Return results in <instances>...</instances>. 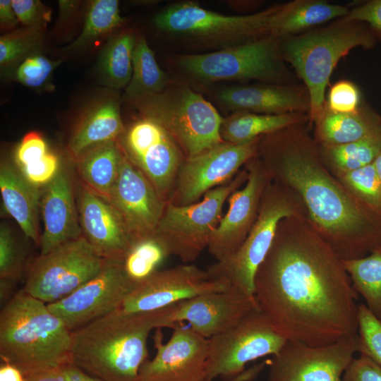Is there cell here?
Wrapping results in <instances>:
<instances>
[{"label": "cell", "mask_w": 381, "mask_h": 381, "mask_svg": "<svg viewBox=\"0 0 381 381\" xmlns=\"http://www.w3.org/2000/svg\"><path fill=\"white\" fill-rule=\"evenodd\" d=\"M344 381H381V366L365 355L353 358L343 375Z\"/></svg>", "instance_id": "obj_46"}, {"label": "cell", "mask_w": 381, "mask_h": 381, "mask_svg": "<svg viewBox=\"0 0 381 381\" xmlns=\"http://www.w3.org/2000/svg\"><path fill=\"white\" fill-rule=\"evenodd\" d=\"M361 104L358 87L346 80H339L330 87L325 103L328 109L337 113L355 111Z\"/></svg>", "instance_id": "obj_42"}, {"label": "cell", "mask_w": 381, "mask_h": 381, "mask_svg": "<svg viewBox=\"0 0 381 381\" xmlns=\"http://www.w3.org/2000/svg\"><path fill=\"white\" fill-rule=\"evenodd\" d=\"M349 7L323 0H294L277 4L270 21V35H298L332 20L345 17Z\"/></svg>", "instance_id": "obj_27"}, {"label": "cell", "mask_w": 381, "mask_h": 381, "mask_svg": "<svg viewBox=\"0 0 381 381\" xmlns=\"http://www.w3.org/2000/svg\"><path fill=\"white\" fill-rule=\"evenodd\" d=\"M107 201L122 217L133 243L155 234L167 204L151 182L125 155Z\"/></svg>", "instance_id": "obj_21"}, {"label": "cell", "mask_w": 381, "mask_h": 381, "mask_svg": "<svg viewBox=\"0 0 381 381\" xmlns=\"http://www.w3.org/2000/svg\"><path fill=\"white\" fill-rule=\"evenodd\" d=\"M229 289L225 281L212 279L207 270L192 265H178L157 270L136 284L117 310L153 311L198 295Z\"/></svg>", "instance_id": "obj_17"}, {"label": "cell", "mask_w": 381, "mask_h": 381, "mask_svg": "<svg viewBox=\"0 0 381 381\" xmlns=\"http://www.w3.org/2000/svg\"><path fill=\"white\" fill-rule=\"evenodd\" d=\"M259 310L287 340L320 346L357 334L358 294L306 216L283 219L254 279Z\"/></svg>", "instance_id": "obj_1"}, {"label": "cell", "mask_w": 381, "mask_h": 381, "mask_svg": "<svg viewBox=\"0 0 381 381\" xmlns=\"http://www.w3.org/2000/svg\"><path fill=\"white\" fill-rule=\"evenodd\" d=\"M71 331L47 304L23 289L0 312V357L25 375L65 365L71 360Z\"/></svg>", "instance_id": "obj_4"}, {"label": "cell", "mask_w": 381, "mask_h": 381, "mask_svg": "<svg viewBox=\"0 0 381 381\" xmlns=\"http://www.w3.org/2000/svg\"><path fill=\"white\" fill-rule=\"evenodd\" d=\"M306 216L297 194L272 181L262 198L256 221L246 238L232 255L216 262L207 270L213 279H222L248 296H254V279L275 236L279 223L291 216Z\"/></svg>", "instance_id": "obj_7"}, {"label": "cell", "mask_w": 381, "mask_h": 381, "mask_svg": "<svg viewBox=\"0 0 381 381\" xmlns=\"http://www.w3.org/2000/svg\"><path fill=\"white\" fill-rule=\"evenodd\" d=\"M260 137L242 144L222 141L185 159L168 202L178 206L197 202L210 190L232 180L257 155Z\"/></svg>", "instance_id": "obj_14"}, {"label": "cell", "mask_w": 381, "mask_h": 381, "mask_svg": "<svg viewBox=\"0 0 381 381\" xmlns=\"http://www.w3.org/2000/svg\"><path fill=\"white\" fill-rule=\"evenodd\" d=\"M107 261L81 236L40 254L28 268L23 289L47 304L56 302L95 277Z\"/></svg>", "instance_id": "obj_11"}, {"label": "cell", "mask_w": 381, "mask_h": 381, "mask_svg": "<svg viewBox=\"0 0 381 381\" xmlns=\"http://www.w3.org/2000/svg\"><path fill=\"white\" fill-rule=\"evenodd\" d=\"M380 36L367 23L344 17L327 26L279 38L284 61L308 92L309 125L323 109L326 88L340 59L354 48H373Z\"/></svg>", "instance_id": "obj_5"}, {"label": "cell", "mask_w": 381, "mask_h": 381, "mask_svg": "<svg viewBox=\"0 0 381 381\" xmlns=\"http://www.w3.org/2000/svg\"><path fill=\"white\" fill-rule=\"evenodd\" d=\"M286 341L265 315L255 310L233 327L209 339L205 381L218 376L235 379L248 363L277 354Z\"/></svg>", "instance_id": "obj_12"}, {"label": "cell", "mask_w": 381, "mask_h": 381, "mask_svg": "<svg viewBox=\"0 0 381 381\" xmlns=\"http://www.w3.org/2000/svg\"><path fill=\"white\" fill-rule=\"evenodd\" d=\"M308 123L262 135L257 156L273 181L294 191L307 219L342 260L381 247V211L356 198L323 164Z\"/></svg>", "instance_id": "obj_2"}, {"label": "cell", "mask_w": 381, "mask_h": 381, "mask_svg": "<svg viewBox=\"0 0 381 381\" xmlns=\"http://www.w3.org/2000/svg\"><path fill=\"white\" fill-rule=\"evenodd\" d=\"M66 365L52 368L25 375V381H66Z\"/></svg>", "instance_id": "obj_49"}, {"label": "cell", "mask_w": 381, "mask_h": 381, "mask_svg": "<svg viewBox=\"0 0 381 381\" xmlns=\"http://www.w3.org/2000/svg\"><path fill=\"white\" fill-rule=\"evenodd\" d=\"M162 328L153 337L157 353L140 367L138 381H205L209 339L176 323L167 343Z\"/></svg>", "instance_id": "obj_19"}, {"label": "cell", "mask_w": 381, "mask_h": 381, "mask_svg": "<svg viewBox=\"0 0 381 381\" xmlns=\"http://www.w3.org/2000/svg\"><path fill=\"white\" fill-rule=\"evenodd\" d=\"M0 381H25V377L17 367L3 362L0 367Z\"/></svg>", "instance_id": "obj_51"}, {"label": "cell", "mask_w": 381, "mask_h": 381, "mask_svg": "<svg viewBox=\"0 0 381 381\" xmlns=\"http://www.w3.org/2000/svg\"><path fill=\"white\" fill-rule=\"evenodd\" d=\"M254 296L235 289L204 294L164 308V327L186 321L195 332L210 339L235 326L258 310Z\"/></svg>", "instance_id": "obj_20"}, {"label": "cell", "mask_w": 381, "mask_h": 381, "mask_svg": "<svg viewBox=\"0 0 381 381\" xmlns=\"http://www.w3.org/2000/svg\"><path fill=\"white\" fill-rule=\"evenodd\" d=\"M135 285L122 262L107 260L95 277L47 306L72 332L117 310Z\"/></svg>", "instance_id": "obj_16"}, {"label": "cell", "mask_w": 381, "mask_h": 381, "mask_svg": "<svg viewBox=\"0 0 381 381\" xmlns=\"http://www.w3.org/2000/svg\"><path fill=\"white\" fill-rule=\"evenodd\" d=\"M219 102L229 109L262 114L303 113L308 115L310 97L303 85L262 84L221 90Z\"/></svg>", "instance_id": "obj_24"}, {"label": "cell", "mask_w": 381, "mask_h": 381, "mask_svg": "<svg viewBox=\"0 0 381 381\" xmlns=\"http://www.w3.org/2000/svg\"><path fill=\"white\" fill-rule=\"evenodd\" d=\"M276 8L274 5L253 14L228 16L185 1L165 8L155 16L153 23L163 32L210 41L225 48L270 35V21Z\"/></svg>", "instance_id": "obj_10"}, {"label": "cell", "mask_w": 381, "mask_h": 381, "mask_svg": "<svg viewBox=\"0 0 381 381\" xmlns=\"http://www.w3.org/2000/svg\"><path fill=\"white\" fill-rule=\"evenodd\" d=\"M167 75L159 66L155 54L144 37L136 41L133 55V73L126 87L125 98L133 101L138 97L164 90Z\"/></svg>", "instance_id": "obj_33"}, {"label": "cell", "mask_w": 381, "mask_h": 381, "mask_svg": "<svg viewBox=\"0 0 381 381\" xmlns=\"http://www.w3.org/2000/svg\"><path fill=\"white\" fill-rule=\"evenodd\" d=\"M136 37L131 32L111 36L102 49L98 60V71L103 83L111 87H126L133 73V55Z\"/></svg>", "instance_id": "obj_31"}, {"label": "cell", "mask_w": 381, "mask_h": 381, "mask_svg": "<svg viewBox=\"0 0 381 381\" xmlns=\"http://www.w3.org/2000/svg\"><path fill=\"white\" fill-rule=\"evenodd\" d=\"M19 21L13 9L11 0L0 1V25L1 29L13 31L16 30Z\"/></svg>", "instance_id": "obj_48"}, {"label": "cell", "mask_w": 381, "mask_h": 381, "mask_svg": "<svg viewBox=\"0 0 381 381\" xmlns=\"http://www.w3.org/2000/svg\"><path fill=\"white\" fill-rule=\"evenodd\" d=\"M65 372L66 381H102L87 373L73 363L66 365Z\"/></svg>", "instance_id": "obj_50"}, {"label": "cell", "mask_w": 381, "mask_h": 381, "mask_svg": "<svg viewBox=\"0 0 381 381\" xmlns=\"http://www.w3.org/2000/svg\"><path fill=\"white\" fill-rule=\"evenodd\" d=\"M26 253L10 227L0 226V300L3 306L14 295L16 283L23 276Z\"/></svg>", "instance_id": "obj_37"}, {"label": "cell", "mask_w": 381, "mask_h": 381, "mask_svg": "<svg viewBox=\"0 0 381 381\" xmlns=\"http://www.w3.org/2000/svg\"><path fill=\"white\" fill-rule=\"evenodd\" d=\"M123 155L118 140L90 147L73 161L77 179L89 190L107 200L118 179Z\"/></svg>", "instance_id": "obj_28"}, {"label": "cell", "mask_w": 381, "mask_h": 381, "mask_svg": "<svg viewBox=\"0 0 381 381\" xmlns=\"http://www.w3.org/2000/svg\"><path fill=\"white\" fill-rule=\"evenodd\" d=\"M247 179L243 168L232 180L210 190L197 202L184 206L167 202L154 234L170 255L184 262L194 261L207 248L223 217L225 202Z\"/></svg>", "instance_id": "obj_9"}, {"label": "cell", "mask_w": 381, "mask_h": 381, "mask_svg": "<svg viewBox=\"0 0 381 381\" xmlns=\"http://www.w3.org/2000/svg\"><path fill=\"white\" fill-rule=\"evenodd\" d=\"M118 140L128 160L168 202L186 159L171 135L155 121L142 116Z\"/></svg>", "instance_id": "obj_13"}, {"label": "cell", "mask_w": 381, "mask_h": 381, "mask_svg": "<svg viewBox=\"0 0 381 381\" xmlns=\"http://www.w3.org/2000/svg\"><path fill=\"white\" fill-rule=\"evenodd\" d=\"M336 178L358 200L381 211V181L373 163Z\"/></svg>", "instance_id": "obj_39"}, {"label": "cell", "mask_w": 381, "mask_h": 381, "mask_svg": "<svg viewBox=\"0 0 381 381\" xmlns=\"http://www.w3.org/2000/svg\"><path fill=\"white\" fill-rule=\"evenodd\" d=\"M45 28L46 26L23 27L1 35V71L7 73L13 71L25 59L40 54L44 43Z\"/></svg>", "instance_id": "obj_38"}, {"label": "cell", "mask_w": 381, "mask_h": 381, "mask_svg": "<svg viewBox=\"0 0 381 381\" xmlns=\"http://www.w3.org/2000/svg\"><path fill=\"white\" fill-rule=\"evenodd\" d=\"M312 124L313 139L320 146L352 143L381 132V116L366 104L350 113L333 112L325 105Z\"/></svg>", "instance_id": "obj_26"}, {"label": "cell", "mask_w": 381, "mask_h": 381, "mask_svg": "<svg viewBox=\"0 0 381 381\" xmlns=\"http://www.w3.org/2000/svg\"><path fill=\"white\" fill-rule=\"evenodd\" d=\"M13 9L24 27L46 26L51 11L38 0H11Z\"/></svg>", "instance_id": "obj_44"}, {"label": "cell", "mask_w": 381, "mask_h": 381, "mask_svg": "<svg viewBox=\"0 0 381 381\" xmlns=\"http://www.w3.org/2000/svg\"><path fill=\"white\" fill-rule=\"evenodd\" d=\"M49 151L47 144L40 133L29 132L25 135L16 150V165L21 169L40 159Z\"/></svg>", "instance_id": "obj_45"}, {"label": "cell", "mask_w": 381, "mask_h": 381, "mask_svg": "<svg viewBox=\"0 0 381 381\" xmlns=\"http://www.w3.org/2000/svg\"><path fill=\"white\" fill-rule=\"evenodd\" d=\"M40 212L44 229L40 254L82 236L75 198V177L62 163L56 176L42 188Z\"/></svg>", "instance_id": "obj_23"}, {"label": "cell", "mask_w": 381, "mask_h": 381, "mask_svg": "<svg viewBox=\"0 0 381 381\" xmlns=\"http://www.w3.org/2000/svg\"><path fill=\"white\" fill-rule=\"evenodd\" d=\"M157 328L160 310H114L71 332V363L102 381H138L148 335Z\"/></svg>", "instance_id": "obj_3"}, {"label": "cell", "mask_w": 381, "mask_h": 381, "mask_svg": "<svg viewBox=\"0 0 381 381\" xmlns=\"http://www.w3.org/2000/svg\"><path fill=\"white\" fill-rule=\"evenodd\" d=\"M248 172L246 183L229 198V207L207 246L217 262L237 251L253 226L262 198L272 179L256 155L244 165Z\"/></svg>", "instance_id": "obj_18"}, {"label": "cell", "mask_w": 381, "mask_h": 381, "mask_svg": "<svg viewBox=\"0 0 381 381\" xmlns=\"http://www.w3.org/2000/svg\"><path fill=\"white\" fill-rule=\"evenodd\" d=\"M41 190L42 188L33 186L25 178L16 165L5 161L1 163L0 191L4 207L25 236L39 246Z\"/></svg>", "instance_id": "obj_25"}, {"label": "cell", "mask_w": 381, "mask_h": 381, "mask_svg": "<svg viewBox=\"0 0 381 381\" xmlns=\"http://www.w3.org/2000/svg\"><path fill=\"white\" fill-rule=\"evenodd\" d=\"M343 263L354 290L381 320V247L365 257L343 260Z\"/></svg>", "instance_id": "obj_34"}, {"label": "cell", "mask_w": 381, "mask_h": 381, "mask_svg": "<svg viewBox=\"0 0 381 381\" xmlns=\"http://www.w3.org/2000/svg\"><path fill=\"white\" fill-rule=\"evenodd\" d=\"M178 64L201 80H258L298 84L280 52V39L268 35L210 53L179 56Z\"/></svg>", "instance_id": "obj_8"}, {"label": "cell", "mask_w": 381, "mask_h": 381, "mask_svg": "<svg viewBox=\"0 0 381 381\" xmlns=\"http://www.w3.org/2000/svg\"><path fill=\"white\" fill-rule=\"evenodd\" d=\"M358 352L381 366V320L365 305L358 306Z\"/></svg>", "instance_id": "obj_41"}, {"label": "cell", "mask_w": 381, "mask_h": 381, "mask_svg": "<svg viewBox=\"0 0 381 381\" xmlns=\"http://www.w3.org/2000/svg\"><path fill=\"white\" fill-rule=\"evenodd\" d=\"M124 20L120 15L119 1L95 0L91 1L80 34L66 47V50L81 49L92 41L111 34L123 23Z\"/></svg>", "instance_id": "obj_35"}, {"label": "cell", "mask_w": 381, "mask_h": 381, "mask_svg": "<svg viewBox=\"0 0 381 381\" xmlns=\"http://www.w3.org/2000/svg\"><path fill=\"white\" fill-rule=\"evenodd\" d=\"M373 164L376 168V170L381 181V152L377 157Z\"/></svg>", "instance_id": "obj_52"}, {"label": "cell", "mask_w": 381, "mask_h": 381, "mask_svg": "<svg viewBox=\"0 0 381 381\" xmlns=\"http://www.w3.org/2000/svg\"><path fill=\"white\" fill-rule=\"evenodd\" d=\"M170 254L162 241L155 234L134 241L123 261V270L135 284L156 271Z\"/></svg>", "instance_id": "obj_36"}, {"label": "cell", "mask_w": 381, "mask_h": 381, "mask_svg": "<svg viewBox=\"0 0 381 381\" xmlns=\"http://www.w3.org/2000/svg\"><path fill=\"white\" fill-rule=\"evenodd\" d=\"M61 164L59 156L49 151L40 159L18 169L31 184L42 188L56 176Z\"/></svg>", "instance_id": "obj_43"}, {"label": "cell", "mask_w": 381, "mask_h": 381, "mask_svg": "<svg viewBox=\"0 0 381 381\" xmlns=\"http://www.w3.org/2000/svg\"><path fill=\"white\" fill-rule=\"evenodd\" d=\"M346 19L365 23L381 34V0H370L349 8Z\"/></svg>", "instance_id": "obj_47"}, {"label": "cell", "mask_w": 381, "mask_h": 381, "mask_svg": "<svg viewBox=\"0 0 381 381\" xmlns=\"http://www.w3.org/2000/svg\"><path fill=\"white\" fill-rule=\"evenodd\" d=\"M118 102L102 100L90 107L75 127L67 151L72 161L95 145L118 140L125 132Z\"/></svg>", "instance_id": "obj_29"}, {"label": "cell", "mask_w": 381, "mask_h": 381, "mask_svg": "<svg viewBox=\"0 0 381 381\" xmlns=\"http://www.w3.org/2000/svg\"><path fill=\"white\" fill-rule=\"evenodd\" d=\"M318 147L323 164L337 177L375 162L381 152V132L352 143Z\"/></svg>", "instance_id": "obj_32"}, {"label": "cell", "mask_w": 381, "mask_h": 381, "mask_svg": "<svg viewBox=\"0 0 381 381\" xmlns=\"http://www.w3.org/2000/svg\"><path fill=\"white\" fill-rule=\"evenodd\" d=\"M75 198L82 236L103 258L122 262L133 239L118 211L76 178Z\"/></svg>", "instance_id": "obj_22"}, {"label": "cell", "mask_w": 381, "mask_h": 381, "mask_svg": "<svg viewBox=\"0 0 381 381\" xmlns=\"http://www.w3.org/2000/svg\"><path fill=\"white\" fill-rule=\"evenodd\" d=\"M358 349V333L320 346L287 340L273 356L268 381H344Z\"/></svg>", "instance_id": "obj_15"}, {"label": "cell", "mask_w": 381, "mask_h": 381, "mask_svg": "<svg viewBox=\"0 0 381 381\" xmlns=\"http://www.w3.org/2000/svg\"><path fill=\"white\" fill-rule=\"evenodd\" d=\"M303 123L309 124L307 114H262L238 111L223 119L219 133L224 142L242 144L289 126Z\"/></svg>", "instance_id": "obj_30"}, {"label": "cell", "mask_w": 381, "mask_h": 381, "mask_svg": "<svg viewBox=\"0 0 381 381\" xmlns=\"http://www.w3.org/2000/svg\"><path fill=\"white\" fill-rule=\"evenodd\" d=\"M142 116L159 123L174 138L185 158H190L223 140V118L201 95L185 85H172L162 92L133 101Z\"/></svg>", "instance_id": "obj_6"}, {"label": "cell", "mask_w": 381, "mask_h": 381, "mask_svg": "<svg viewBox=\"0 0 381 381\" xmlns=\"http://www.w3.org/2000/svg\"><path fill=\"white\" fill-rule=\"evenodd\" d=\"M62 59L52 60L40 54L29 56L13 71L14 79L22 85L34 89L47 85L55 69Z\"/></svg>", "instance_id": "obj_40"}]
</instances>
